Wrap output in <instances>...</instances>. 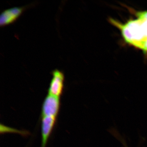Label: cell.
Segmentation results:
<instances>
[{
  "mask_svg": "<svg viewBox=\"0 0 147 147\" xmlns=\"http://www.w3.org/2000/svg\"><path fill=\"white\" fill-rule=\"evenodd\" d=\"M129 10L135 15V18L123 23L110 18L109 22L120 31L125 42L147 55V10Z\"/></svg>",
  "mask_w": 147,
  "mask_h": 147,
  "instance_id": "6da1fadb",
  "label": "cell"
},
{
  "mask_svg": "<svg viewBox=\"0 0 147 147\" xmlns=\"http://www.w3.org/2000/svg\"><path fill=\"white\" fill-rule=\"evenodd\" d=\"M60 105V97L47 94L42 103L41 117L52 116L57 117Z\"/></svg>",
  "mask_w": 147,
  "mask_h": 147,
  "instance_id": "7a4b0ae2",
  "label": "cell"
},
{
  "mask_svg": "<svg viewBox=\"0 0 147 147\" xmlns=\"http://www.w3.org/2000/svg\"><path fill=\"white\" fill-rule=\"evenodd\" d=\"M53 78L50 82L48 94L60 97L64 89V76L61 71L55 69L52 72Z\"/></svg>",
  "mask_w": 147,
  "mask_h": 147,
  "instance_id": "3957f363",
  "label": "cell"
},
{
  "mask_svg": "<svg viewBox=\"0 0 147 147\" xmlns=\"http://www.w3.org/2000/svg\"><path fill=\"white\" fill-rule=\"evenodd\" d=\"M26 7V6L14 7L3 11L0 15V26H4L16 21Z\"/></svg>",
  "mask_w": 147,
  "mask_h": 147,
  "instance_id": "277c9868",
  "label": "cell"
},
{
  "mask_svg": "<svg viewBox=\"0 0 147 147\" xmlns=\"http://www.w3.org/2000/svg\"><path fill=\"white\" fill-rule=\"evenodd\" d=\"M57 117L52 116L41 117V135L42 143L41 147H46V145L52 134Z\"/></svg>",
  "mask_w": 147,
  "mask_h": 147,
  "instance_id": "5b68a950",
  "label": "cell"
}]
</instances>
